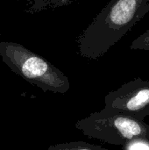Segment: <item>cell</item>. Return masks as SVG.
Masks as SVG:
<instances>
[{
	"label": "cell",
	"instance_id": "obj_1",
	"mask_svg": "<svg viewBox=\"0 0 149 150\" xmlns=\"http://www.w3.org/2000/svg\"><path fill=\"white\" fill-rule=\"evenodd\" d=\"M148 13L149 0H111L79 36V54L102 57Z\"/></svg>",
	"mask_w": 149,
	"mask_h": 150
},
{
	"label": "cell",
	"instance_id": "obj_2",
	"mask_svg": "<svg viewBox=\"0 0 149 150\" xmlns=\"http://www.w3.org/2000/svg\"><path fill=\"white\" fill-rule=\"evenodd\" d=\"M0 57L15 74L43 91L65 94L70 89L62 71L19 43L0 41Z\"/></svg>",
	"mask_w": 149,
	"mask_h": 150
},
{
	"label": "cell",
	"instance_id": "obj_3",
	"mask_svg": "<svg viewBox=\"0 0 149 150\" xmlns=\"http://www.w3.org/2000/svg\"><path fill=\"white\" fill-rule=\"evenodd\" d=\"M76 128L89 138L118 146L137 137L149 139V125L144 120L105 108L78 120Z\"/></svg>",
	"mask_w": 149,
	"mask_h": 150
},
{
	"label": "cell",
	"instance_id": "obj_4",
	"mask_svg": "<svg viewBox=\"0 0 149 150\" xmlns=\"http://www.w3.org/2000/svg\"><path fill=\"white\" fill-rule=\"evenodd\" d=\"M105 109L144 120L149 116V80L135 78L110 91L105 98Z\"/></svg>",
	"mask_w": 149,
	"mask_h": 150
},
{
	"label": "cell",
	"instance_id": "obj_5",
	"mask_svg": "<svg viewBox=\"0 0 149 150\" xmlns=\"http://www.w3.org/2000/svg\"><path fill=\"white\" fill-rule=\"evenodd\" d=\"M28 1L31 2V6L26 10V11L28 13L34 14L47 9L57 8V7L68 5L71 4L74 0H28Z\"/></svg>",
	"mask_w": 149,
	"mask_h": 150
},
{
	"label": "cell",
	"instance_id": "obj_6",
	"mask_svg": "<svg viewBox=\"0 0 149 150\" xmlns=\"http://www.w3.org/2000/svg\"><path fill=\"white\" fill-rule=\"evenodd\" d=\"M47 150H110L85 142H70L51 145Z\"/></svg>",
	"mask_w": 149,
	"mask_h": 150
},
{
	"label": "cell",
	"instance_id": "obj_7",
	"mask_svg": "<svg viewBox=\"0 0 149 150\" xmlns=\"http://www.w3.org/2000/svg\"><path fill=\"white\" fill-rule=\"evenodd\" d=\"M122 150H149V139L137 137L123 145Z\"/></svg>",
	"mask_w": 149,
	"mask_h": 150
},
{
	"label": "cell",
	"instance_id": "obj_8",
	"mask_svg": "<svg viewBox=\"0 0 149 150\" xmlns=\"http://www.w3.org/2000/svg\"><path fill=\"white\" fill-rule=\"evenodd\" d=\"M130 48L133 50L140 49L149 51V29L132 42V44L130 45Z\"/></svg>",
	"mask_w": 149,
	"mask_h": 150
}]
</instances>
